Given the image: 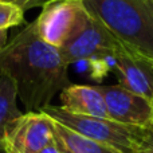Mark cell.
<instances>
[{
  "mask_svg": "<svg viewBox=\"0 0 153 153\" xmlns=\"http://www.w3.org/2000/svg\"><path fill=\"white\" fill-rule=\"evenodd\" d=\"M69 65L59 48L38 36L34 22L27 24L0 51V74L13 79L26 111H40L71 85Z\"/></svg>",
  "mask_w": 153,
  "mask_h": 153,
  "instance_id": "6da1fadb",
  "label": "cell"
},
{
  "mask_svg": "<svg viewBox=\"0 0 153 153\" xmlns=\"http://www.w3.org/2000/svg\"><path fill=\"white\" fill-rule=\"evenodd\" d=\"M126 51L153 62V0H82Z\"/></svg>",
  "mask_w": 153,
  "mask_h": 153,
  "instance_id": "7a4b0ae2",
  "label": "cell"
},
{
  "mask_svg": "<svg viewBox=\"0 0 153 153\" xmlns=\"http://www.w3.org/2000/svg\"><path fill=\"white\" fill-rule=\"evenodd\" d=\"M40 111L62 126L93 141L105 144L121 153H134L141 128L128 126L109 118L70 113L61 106L47 105Z\"/></svg>",
  "mask_w": 153,
  "mask_h": 153,
  "instance_id": "3957f363",
  "label": "cell"
},
{
  "mask_svg": "<svg viewBox=\"0 0 153 153\" xmlns=\"http://www.w3.org/2000/svg\"><path fill=\"white\" fill-rule=\"evenodd\" d=\"M87 18L82 0H50L42 7L34 27L43 42L62 48L81 31Z\"/></svg>",
  "mask_w": 153,
  "mask_h": 153,
  "instance_id": "277c9868",
  "label": "cell"
},
{
  "mask_svg": "<svg viewBox=\"0 0 153 153\" xmlns=\"http://www.w3.org/2000/svg\"><path fill=\"white\" fill-rule=\"evenodd\" d=\"M121 47L122 46L105 28V26L89 13L82 30L70 42L59 48V53L70 66L71 63L81 61L114 58Z\"/></svg>",
  "mask_w": 153,
  "mask_h": 153,
  "instance_id": "5b68a950",
  "label": "cell"
},
{
  "mask_svg": "<svg viewBox=\"0 0 153 153\" xmlns=\"http://www.w3.org/2000/svg\"><path fill=\"white\" fill-rule=\"evenodd\" d=\"M103 95L109 120L128 126L145 128L153 124V103L121 85H97Z\"/></svg>",
  "mask_w": 153,
  "mask_h": 153,
  "instance_id": "8992f818",
  "label": "cell"
},
{
  "mask_svg": "<svg viewBox=\"0 0 153 153\" xmlns=\"http://www.w3.org/2000/svg\"><path fill=\"white\" fill-rule=\"evenodd\" d=\"M54 138V121L43 111H26L5 133V146L19 153H38Z\"/></svg>",
  "mask_w": 153,
  "mask_h": 153,
  "instance_id": "52a82bcc",
  "label": "cell"
},
{
  "mask_svg": "<svg viewBox=\"0 0 153 153\" xmlns=\"http://www.w3.org/2000/svg\"><path fill=\"white\" fill-rule=\"evenodd\" d=\"M120 85L153 103V62L121 47L114 55Z\"/></svg>",
  "mask_w": 153,
  "mask_h": 153,
  "instance_id": "ba28073f",
  "label": "cell"
},
{
  "mask_svg": "<svg viewBox=\"0 0 153 153\" xmlns=\"http://www.w3.org/2000/svg\"><path fill=\"white\" fill-rule=\"evenodd\" d=\"M61 108L82 116L109 118L103 95L97 86L69 85L61 91Z\"/></svg>",
  "mask_w": 153,
  "mask_h": 153,
  "instance_id": "9c48e42d",
  "label": "cell"
},
{
  "mask_svg": "<svg viewBox=\"0 0 153 153\" xmlns=\"http://www.w3.org/2000/svg\"><path fill=\"white\" fill-rule=\"evenodd\" d=\"M18 108V89L11 76L0 74V140H3L8 128L22 117Z\"/></svg>",
  "mask_w": 153,
  "mask_h": 153,
  "instance_id": "30bf717a",
  "label": "cell"
},
{
  "mask_svg": "<svg viewBox=\"0 0 153 153\" xmlns=\"http://www.w3.org/2000/svg\"><path fill=\"white\" fill-rule=\"evenodd\" d=\"M54 121V120H53ZM54 130L73 153H121L105 144L86 138L54 121Z\"/></svg>",
  "mask_w": 153,
  "mask_h": 153,
  "instance_id": "8fae6325",
  "label": "cell"
},
{
  "mask_svg": "<svg viewBox=\"0 0 153 153\" xmlns=\"http://www.w3.org/2000/svg\"><path fill=\"white\" fill-rule=\"evenodd\" d=\"M24 23V11L13 4L0 1V30H8Z\"/></svg>",
  "mask_w": 153,
  "mask_h": 153,
  "instance_id": "7c38bea8",
  "label": "cell"
},
{
  "mask_svg": "<svg viewBox=\"0 0 153 153\" xmlns=\"http://www.w3.org/2000/svg\"><path fill=\"white\" fill-rule=\"evenodd\" d=\"M0 1H5L13 4L16 7L22 8L23 11H27L30 8H35V7H43L48 0H0Z\"/></svg>",
  "mask_w": 153,
  "mask_h": 153,
  "instance_id": "4fadbf2b",
  "label": "cell"
},
{
  "mask_svg": "<svg viewBox=\"0 0 153 153\" xmlns=\"http://www.w3.org/2000/svg\"><path fill=\"white\" fill-rule=\"evenodd\" d=\"M38 153H61V152H59L58 145H56V141H55V134H54L53 141H50V143H48L47 145H46L45 148L42 149V151H39Z\"/></svg>",
  "mask_w": 153,
  "mask_h": 153,
  "instance_id": "5bb4252c",
  "label": "cell"
},
{
  "mask_svg": "<svg viewBox=\"0 0 153 153\" xmlns=\"http://www.w3.org/2000/svg\"><path fill=\"white\" fill-rule=\"evenodd\" d=\"M54 134H55V141H56V145H58V148H59V152L61 153H73L66 145H65V143L61 140V137L55 133V130H54Z\"/></svg>",
  "mask_w": 153,
  "mask_h": 153,
  "instance_id": "9a60e30c",
  "label": "cell"
},
{
  "mask_svg": "<svg viewBox=\"0 0 153 153\" xmlns=\"http://www.w3.org/2000/svg\"><path fill=\"white\" fill-rule=\"evenodd\" d=\"M8 43V30H0V51Z\"/></svg>",
  "mask_w": 153,
  "mask_h": 153,
  "instance_id": "2e32d148",
  "label": "cell"
},
{
  "mask_svg": "<svg viewBox=\"0 0 153 153\" xmlns=\"http://www.w3.org/2000/svg\"><path fill=\"white\" fill-rule=\"evenodd\" d=\"M0 153H8L7 148H5V144H4L3 140H0Z\"/></svg>",
  "mask_w": 153,
  "mask_h": 153,
  "instance_id": "e0dca14e",
  "label": "cell"
},
{
  "mask_svg": "<svg viewBox=\"0 0 153 153\" xmlns=\"http://www.w3.org/2000/svg\"><path fill=\"white\" fill-rule=\"evenodd\" d=\"M7 148V146H5ZM7 152L8 153H19V152H16V151H12V149H10V148H7Z\"/></svg>",
  "mask_w": 153,
  "mask_h": 153,
  "instance_id": "ac0fdd59",
  "label": "cell"
},
{
  "mask_svg": "<svg viewBox=\"0 0 153 153\" xmlns=\"http://www.w3.org/2000/svg\"><path fill=\"white\" fill-rule=\"evenodd\" d=\"M48 1H50V0H48Z\"/></svg>",
  "mask_w": 153,
  "mask_h": 153,
  "instance_id": "d6986e66",
  "label": "cell"
}]
</instances>
